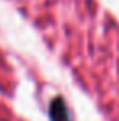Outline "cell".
I'll use <instances>...</instances> for the list:
<instances>
[{"label": "cell", "mask_w": 119, "mask_h": 121, "mask_svg": "<svg viewBox=\"0 0 119 121\" xmlns=\"http://www.w3.org/2000/svg\"><path fill=\"white\" fill-rule=\"evenodd\" d=\"M3 121H7V120H3Z\"/></svg>", "instance_id": "cell-2"}, {"label": "cell", "mask_w": 119, "mask_h": 121, "mask_svg": "<svg viewBox=\"0 0 119 121\" xmlns=\"http://www.w3.org/2000/svg\"><path fill=\"white\" fill-rule=\"evenodd\" d=\"M47 115L51 121H72L70 111L67 108V103L64 100V97H54L49 101V108H47Z\"/></svg>", "instance_id": "cell-1"}]
</instances>
